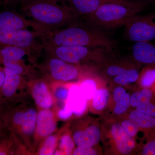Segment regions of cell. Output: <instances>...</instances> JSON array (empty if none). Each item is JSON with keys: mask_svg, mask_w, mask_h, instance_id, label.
<instances>
[{"mask_svg": "<svg viewBox=\"0 0 155 155\" xmlns=\"http://www.w3.org/2000/svg\"><path fill=\"white\" fill-rule=\"evenodd\" d=\"M134 110L155 118V100L142 103L136 107Z\"/></svg>", "mask_w": 155, "mask_h": 155, "instance_id": "1f68e13d", "label": "cell"}, {"mask_svg": "<svg viewBox=\"0 0 155 155\" xmlns=\"http://www.w3.org/2000/svg\"><path fill=\"white\" fill-rule=\"evenodd\" d=\"M138 1H142V2H146L147 1H149V0H138Z\"/></svg>", "mask_w": 155, "mask_h": 155, "instance_id": "74e56055", "label": "cell"}, {"mask_svg": "<svg viewBox=\"0 0 155 155\" xmlns=\"http://www.w3.org/2000/svg\"><path fill=\"white\" fill-rule=\"evenodd\" d=\"M95 147H76L73 150V155H96L100 154Z\"/></svg>", "mask_w": 155, "mask_h": 155, "instance_id": "d6a6232c", "label": "cell"}, {"mask_svg": "<svg viewBox=\"0 0 155 155\" xmlns=\"http://www.w3.org/2000/svg\"><path fill=\"white\" fill-rule=\"evenodd\" d=\"M87 67L46 56L42 61H38L36 64L41 75L46 78L50 83L70 82L79 79Z\"/></svg>", "mask_w": 155, "mask_h": 155, "instance_id": "ba28073f", "label": "cell"}, {"mask_svg": "<svg viewBox=\"0 0 155 155\" xmlns=\"http://www.w3.org/2000/svg\"><path fill=\"white\" fill-rule=\"evenodd\" d=\"M22 13L34 22L51 31L79 22L69 6L60 5L56 0H21Z\"/></svg>", "mask_w": 155, "mask_h": 155, "instance_id": "7a4b0ae2", "label": "cell"}, {"mask_svg": "<svg viewBox=\"0 0 155 155\" xmlns=\"http://www.w3.org/2000/svg\"><path fill=\"white\" fill-rule=\"evenodd\" d=\"M59 119L58 111L54 107L38 110L34 134L31 154H34L39 145L45 138L58 130Z\"/></svg>", "mask_w": 155, "mask_h": 155, "instance_id": "7c38bea8", "label": "cell"}, {"mask_svg": "<svg viewBox=\"0 0 155 155\" xmlns=\"http://www.w3.org/2000/svg\"><path fill=\"white\" fill-rule=\"evenodd\" d=\"M38 110L30 96L14 104L5 105L2 120L10 133L17 136L31 154Z\"/></svg>", "mask_w": 155, "mask_h": 155, "instance_id": "3957f363", "label": "cell"}, {"mask_svg": "<svg viewBox=\"0 0 155 155\" xmlns=\"http://www.w3.org/2000/svg\"><path fill=\"white\" fill-rule=\"evenodd\" d=\"M131 53V58L141 66L155 68V45L150 41L135 42Z\"/></svg>", "mask_w": 155, "mask_h": 155, "instance_id": "9a60e30c", "label": "cell"}, {"mask_svg": "<svg viewBox=\"0 0 155 155\" xmlns=\"http://www.w3.org/2000/svg\"><path fill=\"white\" fill-rule=\"evenodd\" d=\"M64 128V126L60 129H58L55 132L45 138L39 145L33 155H54L57 148L59 138Z\"/></svg>", "mask_w": 155, "mask_h": 155, "instance_id": "d4e9b609", "label": "cell"}, {"mask_svg": "<svg viewBox=\"0 0 155 155\" xmlns=\"http://www.w3.org/2000/svg\"><path fill=\"white\" fill-rule=\"evenodd\" d=\"M142 88H149L155 83V68L145 67L140 72L137 81Z\"/></svg>", "mask_w": 155, "mask_h": 155, "instance_id": "f1b7e54d", "label": "cell"}, {"mask_svg": "<svg viewBox=\"0 0 155 155\" xmlns=\"http://www.w3.org/2000/svg\"><path fill=\"white\" fill-rule=\"evenodd\" d=\"M43 53L46 57L58 58L70 64L87 66L96 70L119 57L116 50L84 46H45Z\"/></svg>", "mask_w": 155, "mask_h": 155, "instance_id": "5b68a950", "label": "cell"}, {"mask_svg": "<svg viewBox=\"0 0 155 155\" xmlns=\"http://www.w3.org/2000/svg\"><path fill=\"white\" fill-rule=\"evenodd\" d=\"M136 153L138 155H155V139L140 145Z\"/></svg>", "mask_w": 155, "mask_h": 155, "instance_id": "4dcf8cb0", "label": "cell"}, {"mask_svg": "<svg viewBox=\"0 0 155 155\" xmlns=\"http://www.w3.org/2000/svg\"><path fill=\"white\" fill-rule=\"evenodd\" d=\"M146 2L138 0L107 3L84 17L87 25L106 29L125 26L146 8Z\"/></svg>", "mask_w": 155, "mask_h": 155, "instance_id": "277c9868", "label": "cell"}, {"mask_svg": "<svg viewBox=\"0 0 155 155\" xmlns=\"http://www.w3.org/2000/svg\"><path fill=\"white\" fill-rule=\"evenodd\" d=\"M110 99V94L108 89L105 87L97 89L90 100L91 110L96 113L103 112L107 107Z\"/></svg>", "mask_w": 155, "mask_h": 155, "instance_id": "484cf974", "label": "cell"}, {"mask_svg": "<svg viewBox=\"0 0 155 155\" xmlns=\"http://www.w3.org/2000/svg\"><path fill=\"white\" fill-rule=\"evenodd\" d=\"M50 32L28 29L3 31H0V45L24 49L38 62L43 52L44 39Z\"/></svg>", "mask_w": 155, "mask_h": 155, "instance_id": "8992f818", "label": "cell"}, {"mask_svg": "<svg viewBox=\"0 0 155 155\" xmlns=\"http://www.w3.org/2000/svg\"><path fill=\"white\" fill-rule=\"evenodd\" d=\"M31 155L30 151L14 134L9 133L0 140V155Z\"/></svg>", "mask_w": 155, "mask_h": 155, "instance_id": "d6986e66", "label": "cell"}, {"mask_svg": "<svg viewBox=\"0 0 155 155\" xmlns=\"http://www.w3.org/2000/svg\"><path fill=\"white\" fill-rule=\"evenodd\" d=\"M29 91L38 110L54 107V100L52 90L46 78L41 76L29 81Z\"/></svg>", "mask_w": 155, "mask_h": 155, "instance_id": "4fadbf2b", "label": "cell"}, {"mask_svg": "<svg viewBox=\"0 0 155 155\" xmlns=\"http://www.w3.org/2000/svg\"><path fill=\"white\" fill-rule=\"evenodd\" d=\"M141 66L126 69L112 78V82L117 86H124L134 83L138 80Z\"/></svg>", "mask_w": 155, "mask_h": 155, "instance_id": "4316f807", "label": "cell"}, {"mask_svg": "<svg viewBox=\"0 0 155 155\" xmlns=\"http://www.w3.org/2000/svg\"><path fill=\"white\" fill-rule=\"evenodd\" d=\"M125 37L134 42L155 39V12L137 15L125 25Z\"/></svg>", "mask_w": 155, "mask_h": 155, "instance_id": "8fae6325", "label": "cell"}, {"mask_svg": "<svg viewBox=\"0 0 155 155\" xmlns=\"http://www.w3.org/2000/svg\"><path fill=\"white\" fill-rule=\"evenodd\" d=\"M126 133L130 137L136 139L137 134L140 131L138 126L127 117L121 120H118Z\"/></svg>", "mask_w": 155, "mask_h": 155, "instance_id": "f546056e", "label": "cell"}, {"mask_svg": "<svg viewBox=\"0 0 155 155\" xmlns=\"http://www.w3.org/2000/svg\"><path fill=\"white\" fill-rule=\"evenodd\" d=\"M69 129L76 147H95L101 140L100 123L89 117L70 122Z\"/></svg>", "mask_w": 155, "mask_h": 155, "instance_id": "9c48e42d", "label": "cell"}, {"mask_svg": "<svg viewBox=\"0 0 155 155\" xmlns=\"http://www.w3.org/2000/svg\"><path fill=\"white\" fill-rule=\"evenodd\" d=\"M2 64H1V62H0V67H1V66H2Z\"/></svg>", "mask_w": 155, "mask_h": 155, "instance_id": "f35d334b", "label": "cell"}, {"mask_svg": "<svg viewBox=\"0 0 155 155\" xmlns=\"http://www.w3.org/2000/svg\"><path fill=\"white\" fill-rule=\"evenodd\" d=\"M27 57L34 64L38 61L28 51L24 49L12 46L0 45V62L1 64L6 61H16L24 59Z\"/></svg>", "mask_w": 155, "mask_h": 155, "instance_id": "7402d4cb", "label": "cell"}, {"mask_svg": "<svg viewBox=\"0 0 155 155\" xmlns=\"http://www.w3.org/2000/svg\"><path fill=\"white\" fill-rule=\"evenodd\" d=\"M113 114L116 117L125 115L130 107V95L122 86H117L112 94Z\"/></svg>", "mask_w": 155, "mask_h": 155, "instance_id": "44dd1931", "label": "cell"}, {"mask_svg": "<svg viewBox=\"0 0 155 155\" xmlns=\"http://www.w3.org/2000/svg\"><path fill=\"white\" fill-rule=\"evenodd\" d=\"M155 100V94L149 88H142L130 95V107L135 108L143 103Z\"/></svg>", "mask_w": 155, "mask_h": 155, "instance_id": "83f0119b", "label": "cell"}, {"mask_svg": "<svg viewBox=\"0 0 155 155\" xmlns=\"http://www.w3.org/2000/svg\"><path fill=\"white\" fill-rule=\"evenodd\" d=\"M127 0H67L71 10L78 17H86L107 3L123 2Z\"/></svg>", "mask_w": 155, "mask_h": 155, "instance_id": "2e32d148", "label": "cell"}, {"mask_svg": "<svg viewBox=\"0 0 155 155\" xmlns=\"http://www.w3.org/2000/svg\"><path fill=\"white\" fill-rule=\"evenodd\" d=\"M101 140L108 152L113 154L127 155L137 153L139 145L136 139L125 132L118 120H109L101 125Z\"/></svg>", "mask_w": 155, "mask_h": 155, "instance_id": "52a82bcc", "label": "cell"}, {"mask_svg": "<svg viewBox=\"0 0 155 155\" xmlns=\"http://www.w3.org/2000/svg\"><path fill=\"white\" fill-rule=\"evenodd\" d=\"M9 133L10 132L6 128L0 129V140L4 137L5 136Z\"/></svg>", "mask_w": 155, "mask_h": 155, "instance_id": "d590c367", "label": "cell"}, {"mask_svg": "<svg viewBox=\"0 0 155 155\" xmlns=\"http://www.w3.org/2000/svg\"><path fill=\"white\" fill-rule=\"evenodd\" d=\"M72 82H54L51 84L54 100V107L58 113L64 109L69 97V90Z\"/></svg>", "mask_w": 155, "mask_h": 155, "instance_id": "603a6c76", "label": "cell"}, {"mask_svg": "<svg viewBox=\"0 0 155 155\" xmlns=\"http://www.w3.org/2000/svg\"><path fill=\"white\" fill-rule=\"evenodd\" d=\"M142 66L135 62L131 56L119 57L110 61L99 69L103 77L111 78L122 73L126 69Z\"/></svg>", "mask_w": 155, "mask_h": 155, "instance_id": "e0dca14e", "label": "cell"}, {"mask_svg": "<svg viewBox=\"0 0 155 155\" xmlns=\"http://www.w3.org/2000/svg\"><path fill=\"white\" fill-rule=\"evenodd\" d=\"M87 101L81 91L79 85L72 83L66 105L72 111L75 116L80 117L86 112Z\"/></svg>", "mask_w": 155, "mask_h": 155, "instance_id": "ffe728a7", "label": "cell"}, {"mask_svg": "<svg viewBox=\"0 0 155 155\" xmlns=\"http://www.w3.org/2000/svg\"><path fill=\"white\" fill-rule=\"evenodd\" d=\"M28 28L39 31H50L31 19H27L24 15L15 11L0 12V31Z\"/></svg>", "mask_w": 155, "mask_h": 155, "instance_id": "5bb4252c", "label": "cell"}, {"mask_svg": "<svg viewBox=\"0 0 155 155\" xmlns=\"http://www.w3.org/2000/svg\"><path fill=\"white\" fill-rule=\"evenodd\" d=\"M5 81L0 88V100L5 105L19 102L30 96L29 80L4 67Z\"/></svg>", "mask_w": 155, "mask_h": 155, "instance_id": "30bf717a", "label": "cell"}, {"mask_svg": "<svg viewBox=\"0 0 155 155\" xmlns=\"http://www.w3.org/2000/svg\"><path fill=\"white\" fill-rule=\"evenodd\" d=\"M5 104L0 100V129L5 128V127L4 126L2 120V115L4 107H5Z\"/></svg>", "mask_w": 155, "mask_h": 155, "instance_id": "836d02e7", "label": "cell"}, {"mask_svg": "<svg viewBox=\"0 0 155 155\" xmlns=\"http://www.w3.org/2000/svg\"><path fill=\"white\" fill-rule=\"evenodd\" d=\"M5 71H4V67H0V88L2 86L3 84L5 81Z\"/></svg>", "mask_w": 155, "mask_h": 155, "instance_id": "e575fe53", "label": "cell"}, {"mask_svg": "<svg viewBox=\"0 0 155 155\" xmlns=\"http://www.w3.org/2000/svg\"><path fill=\"white\" fill-rule=\"evenodd\" d=\"M127 118L138 126L146 142L155 139V118L135 110L128 113Z\"/></svg>", "mask_w": 155, "mask_h": 155, "instance_id": "ac0fdd59", "label": "cell"}, {"mask_svg": "<svg viewBox=\"0 0 155 155\" xmlns=\"http://www.w3.org/2000/svg\"><path fill=\"white\" fill-rule=\"evenodd\" d=\"M57 2H59L62 3V5H66V3H67V0H56Z\"/></svg>", "mask_w": 155, "mask_h": 155, "instance_id": "8d00e7d4", "label": "cell"}, {"mask_svg": "<svg viewBox=\"0 0 155 155\" xmlns=\"http://www.w3.org/2000/svg\"><path fill=\"white\" fill-rule=\"evenodd\" d=\"M70 122L64 125L54 155H72L76 146L69 129Z\"/></svg>", "mask_w": 155, "mask_h": 155, "instance_id": "cb8c5ba5", "label": "cell"}, {"mask_svg": "<svg viewBox=\"0 0 155 155\" xmlns=\"http://www.w3.org/2000/svg\"><path fill=\"white\" fill-rule=\"evenodd\" d=\"M45 46H84L116 50L117 42L100 28L79 22L51 31L44 39Z\"/></svg>", "mask_w": 155, "mask_h": 155, "instance_id": "6da1fadb", "label": "cell"}]
</instances>
